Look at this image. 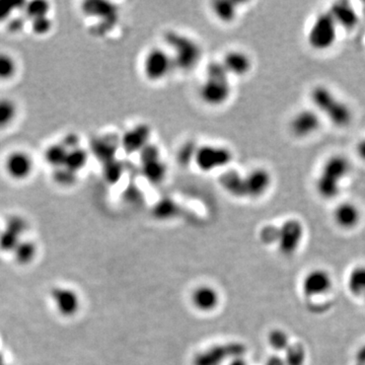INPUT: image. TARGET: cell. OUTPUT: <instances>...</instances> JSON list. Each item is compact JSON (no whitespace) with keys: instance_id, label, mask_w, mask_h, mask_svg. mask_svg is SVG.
Returning a JSON list of instances; mask_svg holds the SVG:
<instances>
[{"instance_id":"1","label":"cell","mask_w":365,"mask_h":365,"mask_svg":"<svg viewBox=\"0 0 365 365\" xmlns=\"http://www.w3.org/2000/svg\"><path fill=\"white\" fill-rule=\"evenodd\" d=\"M309 99L314 109L334 126L346 128L353 121L351 107L328 86L324 84L314 86L309 93Z\"/></svg>"},{"instance_id":"2","label":"cell","mask_w":365,"mask_h":365,"mask_svg":"<svg viewBox=\"0 0 365 365\" xmlns=\"http://www.w3.org/2000/svg\"><path fill=\"white\" fill-rule=\"evenodd\" d=\"M351 171V161L347 156L334 154L327 158L316 178L315 188L318 195L324 200L336 199Z\"/></svg>"},{"instance_id":"3","label":"cell","mask_w":365,"mask_h":365,"mask_svg":"<svg viewBox=\"0 0 365 365\" xmlns=\"http://www.w3.org/2000/svg\"><path fill=\"white\" fill-rule=\"evenodd\" d=\"M233 93L231 76L220 62L210 63L205 80L199 89V97L209 107H222L228 103Z\"/></svg>"},{"instance_id":"4","label":"cell","mask_w":365,"mask_h":365,"mask_svg":"<svg viewBox=\"0 0 365 365\" xmlns=\"http://www.w3.org/2000/svg\"><path fill=\"white\" fill-rule=\"evenodd\" d=\"M167 50L171 54L176 67L192 69L201 58V47L192 38L182 34L169 32L165 37Z\"/></svg>"},{"instance_id":"5","label":"cell","mask_w":365,"mask_h":365,"mask_svg":"<svg viewBox=\"0 0 365 365\" xmlns=\"http://www.w3.org/2000/svg\"><path fill=\"white\" fill-rule=\"evenodd\" d=\"M339 25L329 10L316 16L307 32V43L314 50L327 51L332 48L338 39Z\"/></svg>"},{"instance_id":"6","label":"cell","mask_w":365,"mask_h":365,"mask_svg":"<svg viewBox=\"0 0 365 365\" xmlns=\"http://www.w3.org/2000/svg\"><path fill=\"white\" fill-rule=\"evenodd\" d=\"M35 158L31 152L23 148L10 150L2 161V171L10 181L23 182L33 178L36 172Z\"/></svg>"},{"instance_id":"7","label":"cell","mask_w":365,"mask_h":365,"mask_svg":"<svg viewBox=\"0 0 365 365\" xmlns=\"http://www.w3.org/2000/svg\"><path fill=\"white\" fill-rule=\"evenodd\" d=\"M174 69L175 63L165 47L150 48L142 60V72L150 82H163L169 78Z\"/></svg>"},{"instance_id":"8","label":"cell","mask_w":365,"mask_h":365,"mask_svg":"<svg viewBox=\"0 0 365 365\" xmlns=\"http://www.w3.org/2000/svg\"><path fill=\"white\" fill-rule=\"evenodd\" d=\"M233 160V152L224 145L204 144L194 154L196 167L203 173H212L224 169Z\"/></svg>"},{"instance_id":"9","label":"cell","mask_w":365,"mask_h":365,"mask_svg":"<svg viewBox=\"0 0 365 365\" xmlns=\"http://www.w3.org/2000/svg\"><path fill=\"white\" fill-rule=\"evenodd\" d=\"M305 237V226L297 218L286 220L279 226L277 247L284 256H292L301 248Z\"/></svg>"},{"instance_id":"10","label":"cell","mask_w":365,"mask_h":365,"mask_svg":"<svg viewBox=\"0 0 365 365\" xmlns=\"http://www.w3.org/2000/svg\"><path fill=\"white\" fill-rule=\"evenodd\" d=\"M246 348L241 343H228L214 346L197 354L193 365H222L226 360L245 355Z\"/></svg>"},{"instance_id":"11","label":"cell","mask_w":365,"mask_h":365,"mask_svg":"<svg viewBox=\"0 0 365 365\" xmlns=\"http://www.w3.org/2000/svg\"><path fill=\"white\" fill-rule=\"evenodd\" d=\"M322 124V118L315 109H303L297 112L290 122V130L294 137L307 138L315 135Z\"/></svg>"},{"instance_id":"12","label":"cell","mask_w":365,"mask_h":365,"mask_svg":"<svg viewBox=\"0 0 365 365\" xmlns=\"http://www.w3.org/2000/svg\"><path fill=\"white\" fill-rule=\"evenodd\" d=\"M332 287L333 277L326 269H313L305 274L301 281V292L307 298L325 296Z\"/></svg>"},{"instance_id":"13","label":"cell","mask_w":365,"mask_h":365,"mask_svg":"<svg viewBox=\"0 0 365 365\" xmlns=\"http://www.w3.org/2000/svg\"><path fill=\"white\" fill-rule=\"evenodd\" d=\"M272 174L264 167H257L244 175V196L258 199L264 196L272 186Z\"/></svg>"},{"instance_id":"14","label":"cell","mask_w":365,"mask_h":365,"mask_svg":"<svg viewBox=\"0 0 365 365\" xmlns=\"http://www.w3.org/2000/svg\"><path fill=\"white\" fill-rule=\"evenodd\" d=\"M51 299L59 315L72 318L80 309V298L75 290L64 286H56L50 292Z\"/></svg>"},{"instance_id":"15","label":"cell","mask_w":365,"mask_h":365,"mask_svg":"<svg viewBox=\"0 0 365 365\" xmlns=\"http://www.w3.org/2000/svg\"><path fill=\"white\" fill-rule=\"evenodd\" d=\"M333 220L339 228L351 231L362 222V210L355 203L344 201L335 207Z\"/></svg>"},{"instance_id":"16","label":"cell","mask_w":365,"mask_h":365,"mask_svg":"<svg viewBox=\"0 0 365 365\" xmlns=\"http://www.w3.org/2000/svg\"><path fill=\"white\" fill-rule=\"evenodd\" d=\"M328 10L336 21L340 30H344V31H352L357 27L360 23V14L350 2H334Z\"/></svg>"},{"instance_id":"17","label":"cell","mask_w":365,"mask_h":365,"mask_svg":"<svg viewBox=\"0 0 365 365\" xmlns=\"http://www.w3.org/2000/svg\"><path fill=\"white\" fill-rule=\"evenodd\" d=\"M220 62L224 65L229 76L243 78L251 72L252 67V58L241 50H233L226 52Z\"/></svg>"},{"instance_id":"18","label":"cell","mask_w":365,"mask_h":365,"mask_svg":"<svg viewBox=\"0 0 365 365\" xmlns=\"http://www.w3.org/2000/svg\"><path fill=\"white\" fill-rule=\"evenodd\" d=\"M220 294L215 288L209 285H202L193 290L191 303L197 311L210 313L220 305Z\"/></svg>"},{"instance_id":"19","label":"cell","mask_w":365,"mask_h":365,"mask_svg":"<svg viewBox=\"0 0 365 365\" xmlns=\"http://www.w3.org/2000/svg\"><path fill=\"white\" fill-rule=\"evenodd\" d=\"M21 116V108L16 99L8 97H0V131L14 127Z\"/></svg>"},{"instance_id":"20","label":"cell","mask_w":365,"mask_h":365,"mask_svg":"<svg viewBox=\"0 0 365 365\" xmlns=\"http://www.w3.org/2000/svg\"><path fill=\"white\" fill-rule=\"evenodd\" d=\"M20 70V61L14 54L0 51V84H10L16 80Z\"/></svg>"},{"instance_id":"21","label":"cell","mask_w":365,"mask_h":365,"mask_svg":"<svg viewBox=\"0 0 365 365\" xmlns=\"http://www.w3.org/2000/svg\"><path fill=\"white\" fill-rule=\"evenodd\" d=\"M148 137H150V129L145 126H137L124 135L122 138V144L128 152H134L144 148L143 144L148 145Z\"/></svg>"},{"instance_id":"22","label":"cell","mask_w":365,"mask_h":365,"mask_svg":"<svg viewBox=\"0 0 365 365\" xmlns=\"http://www.w3.org/2000/svg\"><path fill=\"white\" fill-rule=\"evenodd\" d=\"M12 254L16 263L21 266H27L33 263L37 257V244L30 239H22Z\"/></svg>"},{"instance_id":"23","label":"cell","mask_w":365,"mask_h":365,"mask_svg":"<svg viewBox=\"0 0 365 365\" xmlns=\"http://www.w3.org/2000/svg\"><path fill=\"white\" fill-rule=\"evenodd\" d=\"M350 294L356 297H365V265H358L350 271L347 278Z\"/></svg>"},{"instance_id":"24","label":"cell","mask_w":365,"mask_h":365,"mask_svg":"<svg viewBox=\"0 0 365 365\" xmlns=\"http://www.w3.org/2000/svg\"><path fill=\"white\" fill-rule=\"evenodd\" d=\"M284 362L286 365H305L307 353L305 345L301 342H292L284 351Z\"/></svg>"},{"instance_id":"25","label":"cell","mask_w":365,"mask_h":365,"mask_svg":"<svg viewBox=\"0 0 365 365\" xmlns=\"http://www.w3.org/2000/svg\"><path fill=\"white\" fill-rule=\"evenodd\" d=\"M237 4L235 2H215L212 6V12L217 20L222 23H231L235 20L237 14Z\"/></svg>"},{"instance_id":"26","label":"cell","mask_w":365,"mask_h":365,"mask_svg":"<svg viewBox=\"0 0 365 365\" xmlns=\"http://www.w3.org/2000/svg\"><path fill=\"white\" fill-rule=\"evenodd\" d=\"M23 2L0 0V27H5L14 16L22 12Z\"/></svg>"},{"instance_id":"27","label":"cell","mask_w":365,"mask_h":365,"mask_svg":"<svg viewBox=\"0 0 365 365\" xmlns=\"http://www.w3.org/2000/svg\"><path fill=\"white\" fill-rule=\"evenodd\" d=\"M267 342L269 346L276 352H283L287 349L288 346L292 344L290 341V335L286 331L282 330V329H273L268 333V337H267Z\"/></svg>"},{"instance_id":"28","label":"cell","mask_w":365,"mask_h":365,"mask_svg":"<svg viewBox=\"0 0 365 365\" xmlns=\"http://www.w3.org/2000/svg\"><path fill=\"white\" fill-rule=\"evenodd\" d=\"M4 228L12 231L14 235L22 237L30 229V224L25 217L21 215H12L6 220Z\"/></svg>"},{"instance_id":"29","label":"cell","mask_w":365,"mask_h":365,"mask_svg":"<svg viewBox=\"0 0 365 365\" xmlns=\"http://www.w3.org/2000/svg\"><path fill=\"white\" fill-rule=\"evenodd\" d=\"M21 241H22V237L14 235L8 229L2 228L1 233H0V252H14Z\"/></svg>"},{"instance_id":"30","label":"cell","mask_w":365,"mask_h":365,"mask_svg":"<svg viewBox=\"0 0 365 365\" xmlns=\"http://www.w3.org/2000/svg\"><path fill=\"white\" fill-rule=\"evenodd\" d=\"M278 235H279V226L269 224L261 229L260 239L265 245H277Z\"/></svg>"},{"instance_id":"31","label":"cell","mask_w":365,"mask_h":365,"mask_svg":"<svg viewBox=\"0 0 365 365\" xmlns=\"http://www.w3.org/2000/svg\"><path fill=\"white\" fill-rule=\"evenodd\" d=\"M265 365H286L284 358L279 355H272L267 358Z\"/></svg>"},{"instance_id":"32","label":"cell","mask_w":365,"mask_h":365,"mask_svg":"<svg viewBox=\"0 0 365 365\" xmlns=\"http://www.w3.org/2000/svg\"><path fill=\"white\" fill-rule=\"evenodd\" d=\"M356 152H357V156H360V160L365 163V137L358 142L357 146H356Z\"/></svg>"},{"instance_id":"33","label":"cell","mask_w":365,"mask_h":365,"mask_svg":"<svg viewBox=\"0 0 365 365\" xmlns=\"http://www.w3.org/2000/svg\"><path fill=\"white\" fill-rule=\"evenodd\" d=\"M228 365H248V362L244 356H239L229 360Z\"/></svg>"},{"instance_id":"34","label":"cell","mask_w":365,"mask_h":365,"mask_svg":"<svg viewBox=\"0 0 365 365\" xmlns=\"http://www.w3.org/2000/svg\"><path fill=\"white\" fill-rule=\"evenodd\" d=\"M356 360H357V364H365V345L358 350L357 353H356Z\"/></svg>"},{"instance_id":"35","label":"cell","mask_w":365,"mask_h":365,"mask_svg":"<svg viewBox=\"0 0 365 365\" xmlns=\"http://www.w3.org/2000/svg\"><path fill=\"white\" fill-rule=\"evenodd\" d=\"M4 362H5V360H4V355L0 352V365L4 364Z\"/></svg>"},{"instance_id":"36","label":"cell","mask_w":365,"mask_h":365,"mask_svg":"<svg viewBox=\"0 0 365 365\" xmlns=\"http://www.w3.org/2000/svg\"><path fill=\"white\" fill-rule=\"evenodd\" d=\"M1 365H10V364H5V362H4V364H2Z\"/></svg>"},{"instance_id":"37","label":"cell","mask_w":365,"mask_h":365,"mask_svg":"<svg viewBox=\"0 0 365 365\" xmlns=\"http://www.w3.org/2000/svg\"><path fill=\"white\" fill-rule=\"evenodd\" d=\"M1 231H2V228H1V226H0V233H1Z\"/></svg>"},{"instance_id":"38","label":"cell","mask_w":365,"mask_h":365,"mask_svg":"<svg viewBox=\"0 0 365 365\" xmlns=\"http://www.w3.org/2000/svg\"><path fill=\"white\" fill-rule=\"evenodd\" d=\"M356 365H365L364 364H357Z\"/></svg>"}]
</instances>
